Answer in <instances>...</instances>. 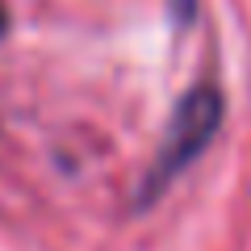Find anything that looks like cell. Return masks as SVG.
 I'll list each match as a JSON object with an SVG mask.
<instances>
[{
  "instance_id": "cell-1",
  "label": "cell",
  "mask_w": 251,
  "mask_h": 251,
  "mask_svg": "<svg viewBox=\"0 0 251 251\" xmlns=\"http://www.w3.org/2000/svg\"><path fill=\"white\" fill-rule=\"evenodd\" d=\"M222 109H226L222 88L209 84V80L193 84V88L176 100L172 122H168V130H163V138H159V151H155L151 168H147V176H143V188H138V197H134L138 209H147L151 201H159L172 180L197 159V155H205V147L214 143L218 126H222Z\"/></svg>"
},
{
  "instance_id": "cell-2",
  "label": "cell",
  "mask_w": 251,
  "mask_h": 251,
  "mask_svg": "<svg viewBox=\"0 0 251 251\" xmlns=\"http://www.w3.org/2000/svg\"><path fill=\"white\" fill-rule=\"evenodd\" d=\"M172 17H176V25H188L193 21V13H197V0H168Z\"/></svg>"
},
{
  "instance_id": "cell-3",
  "label": "cell",
  "mask_w": 251,
  "mask_h": 251,
  "mask_svg": "<svg viewBox=\"0 0 251 251\" xmlns=\"http://www.w3.org/2000/svg\"><path fill=\"white\" fill-rule=\"evenodd\" d=\"M9 34V9H4V0H0V38Z\"/></svg>"
}]
</instances>
